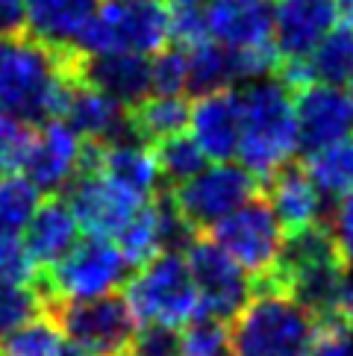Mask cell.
<instances>
[{
  "instance_id": "obj_1",
  "label": "cell",
  "mask_w": 353,
  "mask_h": 356,
  "mask_svg": "<svg viewBox=\"0 0 353 356\" xmlns=\"http://www.w3.org/2000/svg\"><path fill=\"white\" fill-rule=\"evenodd\" d=\"M77 83V54L30 33L0 35V112L42 124L62 118Z\"/></svg>"
},
{
  "instance_id": "obj_2",
  "label": "cell",
  "mask_w": 353,
  "mask_h": 356,
  "mask_svg": "<svg viewBox=\"0 0 353 356\" xmlns=\"http://www.w3.org/2000/svg\"><path fill=\"white\" fill-rule=\"evenodd\" d=\"M242 100V130H238L236 159L265 183L268 177L295 159L300 150L295 92L277 74L247 80L238 88Z\"/></svg>"
},
{
  "instance_id": "obj_3",
  "label": "cell",
  "mask_w": 353,
  "mask_h": 356,
  "mask_svg": "<svg viewBox=\"0 0 353 356\" xmlns=\"http://www.w3.org/2000/svg\"><path fill=\"white\" fill-rule=\"evenodd\" d=\"M345 262L336 250V241L330 227L324 221L304 227V230L286 233L283 253L277 259V268L271 280H265L259 286H274L292 295L297 303L312 312H330L338 289L345 283Z\"/></svg>"
},
{
  "instance_id": "obj_4",
  "label": "cell",
  "mask_w": 353,
  "mask_h": 356,
  "mask_svg": "<svg viewBox=\"0 0 353 356\" xmlns=\"http://www.w3.org/2000/svg\"><path fill=\"white\" fill-rule=\"evenodd\" d=\"M315 315L292 295L256 286L233 315V356H306Z\"/></svg>"
},
{
  "instance_id": "obj_5",
  "label": "cell",
  "mask_w": 353,
  "mask_h": 356,
  "mask_svg": "<svg viewBox=\"0 0 353 356\" xmlns=\"http://www.w3.org/2000/svg\"><path fill=\"white\" fill-rule=\"evenodd\" d=\"M124 303L136 324H162L183 330L200 315V295L192 271L180 250H162L159 257L138 265L133 277L124 280Z\"/></svg>"
},
{
  "instance_id": "obj_6",
  "label": "cell",
  "mask_w": 353,
  "mask_h": 356,
  "mask_svg": "<svg viewBox=\"0 0 353 356\" xmlns=\"http://www.w3.org/2000/svg\"><path fill=\"white\" fill-rule=\"evenodd\" d=\"M171 6L165 0H100L95 15L83 27L74 54H130L150 56L168 44Z\"/></svg>"
},
{
  "instance_id": "obj_7",
  "label": "cell",
  "mask_w": 353,
  "mask_h": 356,
  "mask_svg": "<svg viewBox=\"0 0 353 356\" xmlns=\"http://www.w3.org/2000/svg\"><path fill=\"white\" fill-rule=\"evenodd\" d=\"M130 265L118 250L115 238L104 236H80L65 257L56 265L42 271L39 291L44 298V307L71 300H92L104 295H115L127 280Z\"/></svg>"
},
{
  "instance_id": "obj_8",
  "label": "cell",
  "mask_w": 353,
  "mask_h": 356,
  "mask_svg": "<svg viewBox=\"0 0 353 356\" xmlns=\"http://www.w3.org/2000/svg\"><path fill=\"white\" fill-rule=\"evenodd\" d=\"M204 233L250 277L254 286L271 280L286 241L283 224L277 221L271 203L262 195L250 197L233 212H227L224 218H218Z\"/></svg>"
},
{
  "instance_id": "obj_9",
  "label": "cell",
  "mask_w": 353,
  "mask_h": 356,
  "mask_svg": "<svg viewBox=\"0 0 353 356\" xmlns=\"http://www.w3.org/2000/svg\"><path fill=\"white\" fill-rule=\"evenodd\" d=\"M262 195V183L238 159L206 162L197 174L171 186V203L195 233L209 230L227 212Z\"/></svg>"
},
{
  "instance_id": "obj_10",
  "label": "cell",
  "mask_w": 353,
  "mask_h": 356,
  "mask_svg": "<svg viewBox=\"0 0 353 356\" xmlns=\"http://www.w3.org/2000/svg\"><path fill=\"white\" fill-rule=\"evenodd\" d=\"M180 253L197 286L200 315L233 321V315L245 307V300L254 291L250 277L206 233H192Z\"/></svg>"
},
{
  "instance_id": "obj_11",
  "label": "cell",
  "mask_w": 353,
  "mask_h": 356,
  "mask_svg": "<svg viewBox=\"0 0 353 356\" xmlns=\"http://www.w3.org/2000/svg\"><path fill=\"white\" fill-rule=\"evenodd\" d=\"M54 315L71 345L95 356H115L130 348L136 333V318L118 295H104L92 300L54 303Z\"/></svg>"
},
{
  "instance_id": "obj_12",
  "label": "cell",
  "mask_w": 353,
  "mask_h": 356,
  "mask_svg": "<svg viewBox=\"0 0 353 356\" xmlns=\"http://www.w3.org/2000/svg\"><path fill=\"white\" fill-rule=\"evenodd\" d=\"M65 200L71 212L77 215L83 236L115 238L124 230V224L136 215V209L150 197L136 195L133 188L121 186L92 165H83L80 174L65 188Z\"/></svg>"
},
{
  "instance_id": "obj_13",
  "label": "cell",
  "mask_w": 353,
  "mask_h": 356,
  "mask_svg": "<svg viewBox=\"0 0 353 356\" xmlns=\"http://www.w3.org/2000/svg\"><path fill=\"white\" fill-rule=\"evenodd\" d=\"M85 138L65 118H50L35 127V142L24 165V174L42 195H62L80 174L85 159Z\"/></svg>"
},
{
  "instance_id": "obj_14",
  "label": "cell",
  "mask_w": 353,
  "mask_h": 356,
  "mask_svg": "<svg viewBox=\"0 0 353 356\" xmlns=\"http://www.w3.org/2000/svg\"><path fill=\"white\" fill-rule=\"evenodd\" d=\"M192 233L195 230L180 218L171 197L156 192L124 224V230L115 236V245L130 268H138V265L159 257L162 250H180Z\"/></svg>"
},
{
  "instance_id": "obj_15",
  "label": "cell",
  "mask_w": 353,
  "mask_h": 356,
  "mask_svg": "<svg viewBox=\"0 0 353 356\" xmlns=\"http://www.w3.org/2000/svg\"><path fill=\"white\" fill-rule=\"evenodd\" d=\"M300 150H318L353 133V97L345 86L315 80L295 92Z\"/></svg>"
},
{
  "instance_id": "obj_16",
  "label": "cell",
  "mask_w": 353,
  "mask_h": 356,
  "mask_svg": "<svg viewBox=\"0 0 353 356\" xmlns=\"http://www.w3.org/2000/svg\"><path fill=\"white\" fill-rule=\"evenodd\" d=\"M206 35L230 50L268 47L274 0H200Z\"/></svg>"
},
{
  "instance_id": "obj_17",
  "label": "cell",
  "mask_w": 353,
  "mask_h": 356,
  "mask_svg": "<svg viewBox=\"0 0 353 356\" xmlns=\"http://www.w3.org/2000/svg\"><path fill=\"white\" fill-rule=\"evenodd\" d=\"M338 24L336 0H274L271 42L277 56L306 59L312 47Z\"/></svg>"
},
{
  "instance_id": "obj_18",
  "label": "cell",
  "mask_w": 353,
  "mask_h": 356,
  "mask_svg": "<svg viewBox=\"0 0 353 356\" xmlns=\"http://www.w3.org/2000/svg\"><path fill=\"white\" fill-rule=\"evenodd\" d=\"M83 165H92V168L109 174L112 180L133 188L142 197H154L162 186V171L154 145L145 138H136L133 133L112 138V142H88Z\"/></svg>"
},
{
  "instance_id": "obj_19",
  "label": "cell",
  "mask_w": 353,
  "mask_h": 356,
  "mask_svg": "<svg viewBox=\"0 0 353 356\" xmlns=\"http://www.w3.org/2000/svg\"><path fill=\"white\" fill-rule=\"evenodd\" d=\"M238 130H242V100L236 86L195 97L188 112V136L209 162L236 159Z\"/></svg>"
},
{
  "instance_id": "obj_20",
  "label": "cell",
  "mask_w": 353,
  "mask_h": 356,
  "mask_svg": "<svg viewBox=\"0 0 353 356\" xmlns=\"http://www.w3.org/2000/svg\"><path fill=\"white\" fill-rule=\"evenodd\" d=\"M77 77L88 86H97L100 92L112 95L130 109L150 95V56L130 54V50L77 56Z\"/></svg>"
},
{
  "instance_id": "obj_21",
  "label": "cell",
  "mask_w": 353,
  "mask_h": 356,
  "mask_svg": "<svg viewBox=\"0 0 353 356\" xmlns=\"http://www.w3.org/2000/svg\"><path fill=\"white\" fill-rule=\"evenodd\" d=\"M265 200L271 203V209L277 215V221L283 224L286 233L304 230V227L321 224L324 221V195L321 188L312 183V177L306 174L304 165H283L274 177L262 183Z\"/></svg>"
},
{
  "instance_id": "obj_22",
  "label": "cell",
  "mask_w": 353,
  "mask_h": 356,
  "mask_svg": "<svg viewBox=\"0 0 353 356\" xmlns=\"http://www.w3.org/2000/svg\"><path fill=\"white\" fill-rule=\"evenodd\" d=\"M24 245L33 253L35 265L44 271L50 265H56L65 253L77 245L83 230L77 224V215L71 212L68 200L62 195H44L42 203L35 207L33 218L21 230Z\"/></svg>"
},
{
  "instance_id": "obj_23",
  "label": "cell",
  "mask_w": 353,
  "mask_h": 356,
  "mask_svg": "<svg viewBox=\"0 0 353 356\" xmlns=\"http://www.w3.org/2000/svg\"><path fill=\"white\" fill-rule=\"evenodd\" d=\"M65 118L85 142H112V138L130 136V109L112 95L100 92L77 77L71 88Z\"/></svg>"
},
{
  "instance_id": "obj_24",
  "label": "cell",
  "mask_w": 353,
  "mask_h": 356,
  "mask_svg": "<svg viewBox=\"0 0 353 356\" xmlns=\"http://www.w3.org/2000/svg\"><path fill=\"white\" fill-rule=\"evenodd\" d=\"M100 0H24V33L50 47L71 50Z\"/></svg>"
},
{
  "instance_id": "obj_25",
  "label": "cell",
  "mask_w": 353,
  "mask_h": 356,
  "mask_svg": "<svg viewBox=\"0 0 353 356\" xmlns=\"http://www.w3.org/2000/svg\"><path fill=\"white\" fill-rule=\"evenodd\" d=\"M188 112H192L188 95L150 92L138 104L130 106V133L136 138H145V142L156 145L162 138L188 130Z\"/></svg>"
},
{
  "instance_id": "obj_26",
  "label": "cell",
  "mask_w": 353,
  "mask_h": 356,
  "mask_svg": "<svg viewBox=\"0 0 353 356\" xmlns=\"http://www.w3.org/2000/svg\"><path fill=\"white\" fill-rule=\"evenodd\" d=\"M304 168L324 197L342 200L353 195V133L318 150H306Z\"/></svg>"
},
{
  "instance_id": "obj_27",
  "label": "cell",
  "mask_w": 353,
  "mask_h": 356,
  "mask_svg": "<svg viewBox=\"0 0 353 356\" xmlns=\"http://www.w3.org/2000/svg\"><path fill=\"white\" fill-rule=\"evenodd\" d=\"M186 54H188V95L197 97V95L238 86L236 56L230 47L206 39L195 47H188Z\"/></svg>"
},
{
  "instance_id": "obj_28",
  "label": "cell",
  "mask_w": 353,
  "mask_h": 356,
  "mask_svg": "<svg viewBox=\"0 0 353 356\" xmlns=\"http://www.w3.org/2000/svg\"><path fill=\"white\" fill-rule=\"evenodd\" d=\"M68 345L50 307L39 309L6 336H0V356H59Z\"/></svg>"
},
{
  "instance_id": "obj_29",
  "label": "cell",
  "mask_w": 353,
  "mask_h": 356,
  "mask_svg": "<svg viewBox=\"0 0 353 356\" xmlns=\"http://www.w3.org/2000/svg\"><path fill=\"white\" fill-rule=\"evenodd\" d=\"M42 197L24 171H0V233H21Z\"/></svg>"
},
{
  "instance_id": "obj_30",
  "label": "cell",
  "mask_w": 353,
  "mask_h": 356,
  "mask_svg": "<svg viewBox=\"0 0 353 356\" xmlns=\"http://www.w3.org/2000/svg\"><path fill=\"white\" fill-rule=\"evenodd\" d=\"M306 62L315 74V80L345 86L347 74L353 68V30L345 27V24H336V27L312 47Z\"/></svg>"
},
{
  "instance_id": "obj_31",
  "label": "cell",
  "mask_w": 353,
  "mask_h": 356,
  "mask_svg": "<svg viewBox=\"0 0 353 356\" xmlns=\"http://www.w3.org/2000/svg\"><path fill=\"white\" fill-rule=\"evenodd\" d=\"M176 356H233L230 321L221 318H195L176 339Z\"/></svg>"
},
{
  "instance_id": "obj_32",
  "label": "cell",
  "mask_w": 353,
  "mask_h": 356,
  "mask_svg": "<svg viewBox=\"0 0 353 356\" xmlns=\"http://www.w3.org/2000/svg\"><path fill=\"white\" fill-rule=\"evenodd\" d=\"M154 150H156V159H159L162 180H168L171 186L188 180V177L197 174V171L209 162V159L204 156V150L197 147V142H195L192 136H188V130L162 138V142L154 145Z\"/></svg>"
},
{
  "instance_id": "obj_33",
  "label": "cell",
  "mask_w": 353,
  "mask_h": 356,
  "mask_svg": "<svg viewBox=\"0 0 353 356\" xmlns=\"http://www.w3.org/2000/svg\"><path fill=\"white\" fill-rule=\"evenodd\" d=\"M150 92L188 95V54L183 47L165 44L150 54Z\"/></svg>"
},
{
  "instance_id": "obj_34",
  "label": "cell",
  "mask_w": 353,
  "mask_h": 356,
  "mask_svg": "<svg viewBox=\"0 0 353 356\" xmlns=\"http://www.w3.org/2000/svg\"><path fill=\"white\" fill-rule=\"evenodd\" d=\"M35 142V124L0 112V171H24Z\"/></svg>"
},
{
  "instance_id": "obj_35",
  "label": "cell",
  "mask_w": 353,
  "mask_h": 356,
  "mask_svg": "<svg viewBox=\"0 0 353 356\" xmlns=\"http://www.w3.org/2000/svg\"><path fill=\"white\" fill-rule=\"evenodd\" d=\"M39 309H44V298H42L39 286L0 280V336H6L9 330L24 324Z\"/></svg>"
},
{
  "instance_id": "obj_36",
  "label": "cell",
  "mask_w": 353,
  "mask_h": 356,
  "mask_svg": "<svg viewBox=\"0 0 353 356\" xmlns=\"http://www.w3.org/2000/svg\"><path fill=\"white\" fill-rule=\"evenodd\" d=\"M39 277H42V268L35 265L33 253L24 245V236L21 233H0V280L35 286Z\"/></svg>"
},
{
  "instance_id": "obj_37",
  "label": "cell",
  "mask_w": 353,
  "mask_h": 356,
  "mask_svg": "<svg viewBox=\"0 0 353 356\" xmlns=\"http://www.w3.org/2000/svg\"><path fill=\"white\" fill-rule=\"evenodd\" d=\"M350 336L353 333H350V330L342 321H338L336 315H330V312L315 315L306 356H347L350 348H353Z\"/></svg>"
},
{
  "instance_id": "obj_38",
  "label": "cell",
  "mask_w": 353,
  "mask_h": 356,
  "mask_svg": "<svg viewBox=\"0 0 353 356\" xmlns=\"http://www.w3.org/2000/svg\"><path fill=\"white\" fill-rule=\"evenodd\" d=\"M206 24H204V12H200V0L195 3H174L171 6V27H168V44L176 47H195L200 42H206Z\"/></svg>"
},
{
  "instance_id": "obj_39",
  "label": "cell",
  "mask_w": 353,
  "mask_h": 356,
  "mask_svg": "<svg viewBox=\"0 0 353 356\" xmlns=\"http://www.w3.org/2000/svg\"><path fill=\"white\" fill-rule=\"evenodd\" d=\"M176 339L180 330L162 324H138L130 339V356H176Z\"/></svg>"
},
{
  "instance_id": "obj_40",
  "label": "cell",
  "mask_w": 353,
  "mask_h": 356,
  "mask_svg": "<svg viewBox=\"0 0 353 356\" xmlns=\"http://www.w3.org/2000/svg\"><path fill=\"white\" fill-rule=\"evenodd\" d=\"M330 233L336 241V250L342 257L345 268L353 271V195L336 200V209H333V218H330Z\"/></svg>"
},
{
  "instance_id": "obj_41",
  "label": "cell",
  "mask_w": 353,
  "mask_h": 356,
  "mask_svg": "<svg viewBox=\"0 0 353 356\" xmlns=\"http://www.w3.org/2000/svg\"><path fill=\"white\" fill-rule=\"evenodd\" d=\"M24 33V0H0V35Z\"/></svg>"
},
{
  "instance_id": "obj_42",
  "label": "cell",
  "mask_w": 353,
  "mask_h": 356,
  "mask_svg": "<svg viewBox=\"0 0 353 356\" xmlns=\"http://www.w3.org/2000/svg\"><path fill=\"white\" fill-rule=\"evenodd\" d=\"M330 315H336L338 321L353 333V283L350 280H345L342 289H338V295H336L333 307H330Z\"/></svg>"
},
{
  "instance_id": "obj_43",
  "label": "cell",
  "mask_w": 353,
  "mask_h": 356,
  "mask_svg": "<svg viewBox=\"0 0 353 356\" xmlns=\"http://www.w3.org/2000/svg\"><path fill=\"white\" fill-rule=\"evenodd\" d=\"M338 3V24L353 30V0H336Z\"/></svg>"
},
{
  "instance_id": "obj_44",
  "label": "cell",
  "mask_w": 353,
  "mask_h": 356,
  "mask_svg": "<svg viewBox=\"0 0 353 356\" xmlns=\"http://www.w3.org/2000/svg\"><path fill=\"white\" fill-rule=\"evenodd\" d=\"M59 356H95V353H88V350H83V348H77V345H71V341H68Z\"/></svg>"
},
{
  "instance_id": "obj_45",
  "label": "cell",
  "mask_w": 353,
  "mask_h": 356,
  "mask_svg": "<svg viewBox=\"0 0 353 356\" xmlns=\"http://www.w3.org/2000/svg\"><path fill=\"white\" fill-rule=\"evenodd\" d=\"M345 88H347V95L353 97V68H350V74H347V80H345Z\"/></svg>"
},
{
  "instance_id": "obj_46",
  "label": "cell",
  "mask_w": 353,
  "mask_h": 356,
  "mask_svg": "<svg viewBox=\"0 0 353 356\" xmlns=\"http://www.w3.org/2000/svg\"><path fill=\"white\" fill-rule=\"evenodd\" d=\"M168 6H174V3H195V0H165Z\"/></svg>"
},
{
  "instance_id": "obj_47",
  "label": "cell",
  "mask_w": 353,
  "mask_h": 356,
  "mask_svg": "<svg viewBox=\"0 0 353 356\" xmlns=\"http://www.w3.org/2000/svg\"><path fill=\"white\" fill-rule=\"evenodd\" d=\"M115 356H130V353H127V350H124V353H115Z\"/></svg>"
},
{
  "instance_id": "obj_48",
  "label": "cell",
  "mask_w": 353,
  "mask_h": 356,
  "mask_svg": "<svg viewBox=\"0 0 353 356\" xmlns=\"http://www.w3.org/2000/svg\"><path fill=\"white\" fill-rule=\"evenodd\" d=\"M347 356H353V348H350V353H347Z\"/></svg>"
}]
</instances>
